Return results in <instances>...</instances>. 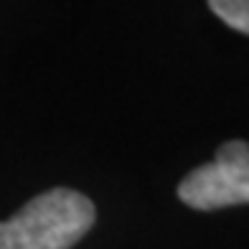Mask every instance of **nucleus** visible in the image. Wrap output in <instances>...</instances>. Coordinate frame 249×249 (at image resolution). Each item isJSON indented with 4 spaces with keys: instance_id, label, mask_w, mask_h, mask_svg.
<instances>
[{
    "instance_id": "2",
    "label": "nucleus",
    "mask_w": 249,
    "mask_h": 249,
    "mask_svg": "<svg viewBox=\"0 0 249 249\" xmlns=\"http://www.w3.org/2000/svg\"><path fill=\"white\" fill-rule=\"evenodd\" d=\"M178 198L196 211H216L249 203V145L229 140L211 163L194 168L178 186Z\"/></svg>"
},
{
    "instance_id": "1",
    "label": "nucleus",
    "mask_w": 249,
    "mask_h": 249,
    "mask_svg": "<svg viewBox=\"0 0 249 249\" xmlns=\"http://www.w3.org/2000/svg\"><path fill=\"white\" fill-rule=\"evenodd\" d=\"M94 219L97 209L84 194L51 188L0 221V249H71Z\"/></svg>"
},
{
    "instance_id": "3",
    "label": "nucleus",
    "mask_w": 249,
    "mask_h": 249,
    "mask_svg": "<svg viewBox=\"0 0 249 249\" xmlns=\"http://www.w3.org/2000/svg\"><path fill=\"white\" fill-rule=\"evenodd\" d=\"M209 8L229 28L249 36V0H209Z\"/></svg>"
}]
</instances>
